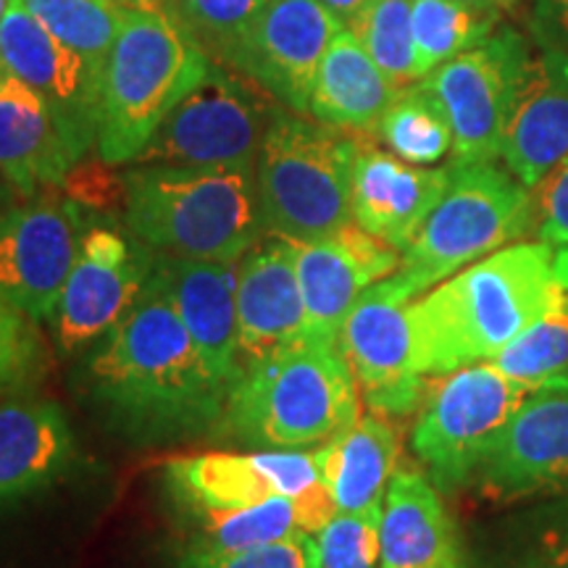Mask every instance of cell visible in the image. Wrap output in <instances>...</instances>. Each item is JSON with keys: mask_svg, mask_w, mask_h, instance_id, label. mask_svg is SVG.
I'll return each mask as SVG.
<instances>
[{"mask_svg": "<svg viewBox=\"0 0 568 568\" xmlns=\"http://www.w3.org/2000/svg\"><path fill=\"white\" fill-rule=\"evenodd\" d=\"M500 13L468 0H414L416 77L424 80L437 67L485 42L497 27Z\"/></svg>", "mask_w": 568, "mask_h": 568, "instance_id": "83f0119b", "label": "cell"}, {"mask_svg": "<svg viewBox=\"0 0 568 568\" xmlns=\"http://www.w3.org/2000/svg\"><path fill=\"white\" fill-rule=\"evenodd\" d=\"M552 268H556V276H558L560 287H564L566 295H568V245L566 247H558L556 258H552Z\"/></svg>", "mask_w": 568, "mask_h": 568, "instance_id": "b9f144b4", "label": "cell"}, {"mask_svg": "<svg viewBox=\"0 0 568 568\" xmlns=\"http://www.w3.org/2000/svg\"><path fill=\"white\" fill-rule=\"evenodd\" d=\"M535 237L552 251L568 245V155L535 190Z\"/></svg>", "mask_w": 568, "mask_h": 568, "instance_id": "f35d334b", "label": "cell"}, {"mask_svg": "<svg viewBox=\"0 0 568 568\" xmlns=\"http://www.w3.org/2000/svg\"><path fill=\"white\" fill-rule=\"evenodd\" d=\"M493 568H568V495L524 503L503 518Z\"/></svg>", "mask_w": 568, "mask_h": 568, "instance_id": "f1b7e54d", "label": "cell"}, {"mask_svg": "<svg viewBox=\"0 0 568 568\" xmlns=\"http://www.w3.org/2000/svg\"><path fill=\"white\" fill-rule=\"evenodd\" d=\"M6 6H9V0H0V19H3V11H6Z\"/></svg>", "mask_w": 568, "mask_h": 568, "instance_id": "f6af8a7d", "label": "cell"}, {"mask_svg": "<svg viewBox=\"0 0 568 568\" xmlns=\"http://www.w3.org/2000/svg\"><path fill=\"white\" fill-rule=\"evenodd\" d=\"M240 71L213 63L205 80L169 111L132 163L193 169H255L280 105Z\"/></svg>", "mask_w": 568, "mask_h": 568, "instance_id": "ba28073f", "label": "cell"}, {"mask_svg": "<svg viewBox=\"0 0 568 568\" xmlns=\"http://www.w3.org/2000/svg\"><path fill=\"white\" fill-rule=\"evenodd\" d=\"M153 266V251L132 232L124 237L113 226L88 224L74 266L48 318L61 351H77L109 335L138 303Z\"/></svg>", "mask_w": 568, "mask_h": 568, "instance_id": "4fadbf2b", "label": "cell"}, {"mask_svg": "<svg viewBox=\"0 0 568 568\" xmlns=\"http://www.w3.org/2000/svg\"><path fill=\"white\" fill-rule=\"evenodd\" d=\"M468 487L500 506L568 495V382L524 397Z\"/></svg>", "mask_w": 568, "mask_h": 568, "instance_id": "7c38bea8", "label": "cell"}, {"mask_svg": "<svg viewBox=\"0 0 568 568\" xmlns=\"http://www.w3.org/2000/svg\"><path fill=\"white\" fill-rule=\"evenodd\" d=\"M195 521V535L190 550L203 552H234L255 545L276 542L293 537L301 529V508L293 497H268L264 503L245 508H184Z\"/></svg>", "mask_w": 568, "mask_h": 568, "instance_id": "f546056e", "label": "cell"}, {"mask_svg": "<svg viewBox=\"0 0 568 568\" xmlns=\"http://www.w3.org/2000/svg\"><path fill=\"white\" fill-rule=\"evenodd\" d=\"M410 290L393 274L358 297L345 318L339 347L368 408L379 416H408L424 406L426 376L414 366Z\"/></svg>", "mask_w": 568, "mask_h": 568, "instance_id": "5bb4252c", "label": "cell"}, {"mask_svg": "<svg viewBox=\"0 0 568 568\" xmlns=\"http://www.w3.org/2000/svg\"><path fill=\"white\" fill-rule=\"evenodd\" d=\"M382 508L335 514L316 535L322 568H379Z\"/></svg>", "mask_w": 568, "mask_h": 568, "instance_id": "d590c367", "label": "cell"}, {"mask_svg": "<svg viewBox=\"0 0 568 568\" xmlns=\"http://www.w3.org/2000/svg\"><path fill=\"white\" fill-rule=\"evenodd\" d=\"M376 134L397 159L414 166H435L453 151L450 119L422 80L400 88Z\"/></svg>", "mask_w": 568, "mask_h": 568, "instance_id": "4dcf8cb0", "label": "cell"}, {"mask_svg": "<svg viewBox=\"0 0 568 568\" xmlns=\"http://www.w3.org/2000/svg\"><path fill=\"white\" fill-rule=\"evenodd\" d=\"M468 3H477V6H481V9L497 11L500 17H506L510 9H516L518 0H468Z\"/></svg>", "mask_w": 568, "mask_h": 568, "instance_id": "7bdbcfd3", "label": "cell"}, {"mask_svg": "<svg viewBox=\"0 0 568 568\" xmlns=\"http://www.w3.org/2000/svg\"><path fill=\"white\" fill-rule=\"evenodd\" d=\"M172 493L184 508H245L268 497H293L301 508V529L318 535L337 514L322 477L318 450L203 453L174 458L166 466Z\"/></svg>", "mask_w": 568, "mask_h": 568, "instance_id": "30bf717a", "label": "cell"}, {"mask_svg": "<svg viewBox=\"0 0 568 568\" xmlns=\"http://www.w3.org/2000/svg\"><path fill=\"white\" fill-rule=\"evenodd\" d=\"M531 63L529 40L503 24L471 51L424 77L453 126V161H497L503 138Z\"/></svg>", "mask_w": 568, "mask_h": 568, "instance_id": "8fae6325", "label": "cell"}, {"mask_svg": "<svg viewBox=\"0 0 568 568\" xmlns=\"http://www.w3.org/2000/svg\"><path fill=\"white\" fill-rule=\"evenodd\" d=\"M339 30L343 21L322 0H268L234 71L284 109L308 116L318 63Z\"/></svg>", "mask_w": 568, "mask_h": 568, "instance_id": "e0dca14e", "label": "cell"}, {"mask_svg": "<svg viewBox=\"0 0 568 568\" xmlns=\"http://www.w3.org/2000/svg\"><path fill=\"white\" fill-rule=\"evenodd\" d=\"M568 155V55L539 51L510 111L500 159L535 190Z\"/></svg>", "mask_w": 568, "mask_h": 568, "instance_id": "44dd1931", "label": "cell"}, {"mask_svg": "<svg viewBox=\"0 0 568 568\" xmlns=\"http://www.w3.org/2000/svg\"><path fill=\"white\" fill-rule=\"evenodd\" d=\"M24 6L48 32L80 53L98 77L103 74L113 40L122 30V3L116 0H24Z\"/></svg>", "mask_w": 568, "mask_h": 568, "instance_id": "d6a6232c", "label": "cell"}, {"mask_svg": "<svg viewBox=\"0 0 568 568\" xmlns=\"http://www.w3.org/2000/svg\"><path fill=\"white\" fill-rule=\"evenodd\" d=\"M529 389L493 364L456 368L426 393L414 426V453L439 493L471 485L503 426Z\"/></svg>", "mask_w": 568, "mask_h": 568, "instance_id": "9c48e42d", "label": "cell"}, {"mask_svg": "<svg viewBox=\"0 0 568 568\" xmlns=\"http://www.w3.org/2000/svg\"><path fill=\"white\" fill-rule=\"evenodd\" d=\"M268 0H169L166 11L213 63L237 69Z\"/></svg>", "mask_w": 568, "mask_h": 568, "instance_id": "1f68e13d", "label": "cell"}, {"mask_svg": "<svg viewBox=\"0 0 568 568\" xmlns=\"http://www.w3.org/2000/svg\"><path fill=\"white\" fill-rule=\"evenodd\" d=\"M116 3L130 6V9H155V11H163V9H166L169 0H116Z\"/></svg>", "mask_w": 568, "mask_h": 568, "instance_id": "ee69618b", "label": "cell"}, {"mask_svg": "<svg viewBox=\"0 0 568 568\" xmlns=\"http://www.w3.org/2000/svg\"><path fill=\"white\" fill-rule=\"evenodd\" d=\"M303 337H308V318L295 243L272 237L247 251L237 266V376Z\"/></svg>", "mask_w": 568, "mask_h": 568, "instance_id": "d6986e66", "label": "cell"}, {"mask_svg": "<svg viewBox=\"0 0 568 568\" xmlns=\"http://www.w3.org/2000/svg\"><path fill=\"white\" fill-rule=\"evenodd\" d=\"M379 535V568H468L456 518L422 471L393 474Z\"/></svg>", "mask_w": 568, "mask_h": 568, "instance_id": "603a6c76", "label": "cell"}, {"mask_svg": "<svg viewBox=\"0 0 568 568\" xmlns=\"http://www.w3.org/2000/svg\"><path fill=\"white\" fill-rule=\"evenodd\" d=\"M358 382L339 343L303 337L245 368L230 387L222 426L272 450L324 445L361 418Z\"/></svg>", "mask_w": 568, "mask_h": 568, "instance_id": "277c9868", "label": "cell"}, {"mask_svg": "<svg viewBox=\"0 0 568 568\" xmlns=\"http://www.w3.org/2000/svg\"><path fill=\"white\" fill-rule=\"evenodd\" d=\"M71 456V432L55 403L0 406V503L51 481Z\"/></svg>", "mask_w": 568, "mask_h": 568, "instance_id": "484cf974", "label": "cell"}, {"mask_svg": "<svg viewBox=\"0 0 568 568\" xmlns=\"http://www.w3.org/2000/svg\"><path fill=\"white\" fill-rule=\"evenodd\" d=\"M0 71L24 82L51 105L80 159L95 148L101 77L48 32L24 0H9L0 19Z\"/></svg>", "mask_w": 568, "mask_h": 568, "instance_id": "2e32d148", "label": "cell"}, {"mask_svg": "<svg viewBox=\"0 0 568 568\" xmlns=\"http://www.w3.org/2000/svg\"><path fill=\"white\" fill-rule=\"evenodd\" d=\"M552 258L545 243L506 245L410 303L416 372L439 376L493 361L535 318L568 305Z\"/></svg>", "mask_w": 568, "mask_h": 568, "instance_id": "7a4b0ae2", "label": "cell"}, {"mask_svg": "<svg viewBox=\"0 0 568 568\" xmlns=\"http://www.w3.org/2000/svg\"><path fill=\"white\" fill-rule=\"evenodd\" d=\"M410 9H414V0H372L347 24L366 53L400 88L418 82Z\"/></svg>", "mask_w": 568, "mask_h": 568, "instance_id": "e575fe53", "label": "cell"}, {"mask_svg": "<svg viewBox=\"0 0 568 568\" xmlns=\"http://www.w3.org/2000/svg\"><path fill=\"white\" fill-rule=\"evenodd\" d=\"M493 366L529 389L568 382V305L548 311L493 358Z\"/></svg>", "mask_w": 568, "mask_h": 568, "instance_id": "836d02e7", "label": "cell"}, {"mask_svg": "<svg viewBox=\"0 0 568 568\" xmlns=\"http://www.w3.org/2000/svg\"><path fill=\"white\" fill-rule=\"evenodd\" d=\"M88 230L82 205L34 197L0 216V295L48 322Z\"/></svg>", "mask_w": 568, "mask_h": 568, "instance_id": "9a60e30c", "label": "cell"}, {"mask_svg": "<svg viewBox=\"0 0 568 568\" xmlns=\"http://www.w3.org/2000/svg\"><path fill=\"white\" fill-rule=\"evenodd\" d=\"M82 159L74 153L59 119L24 82L0 84V180L21 195L61 187Z\"/></svg>", "mask_w": 568, "mask_h": 568, "instance_id": "cb8c5ba5", "label": "cell"}, {"mask_svg": "<svg viewBox=\"0 0 568 568\" xmlns=\"http://www.w3.org/2000/svg\"><path fill=\"white\" fill-rule=\"evenodd\" d=\"M397 453L400 443L395 429L379 414L361 416L351 429L318 447L322 477L337 514H358L385 506Z\"/></svg>", "mask_w": 568, "mask_h": 568, "instance_id": "4316f807", "label": "cell"}, {"mask_svg": "<svg viewBox=\"0 0 568 568\" xmlns=\"http://www.w3.org/2000/svg\"><path fill=\"white\" fill-rule=\"evenodd\" d=\"M124 224L153 253L190 261H240L266 234L255 169L132 163Z\"/></svg>", "mask_w": 568, "mask_h": 568, "instance_id": "3957f363", "label": "cell"}, {"mask_svg": "<svg viewBox=\"0 0 568 568\" xmlns=\"http://www.w3.org/2000/svg\"><path fill=\"white\" fill-rule=\"evenodd\" d=\"M6 77H9V74H6V71H0V84L6 82Z\"/></svg>", "mask_w": 568, "mask_h": 568, "instance_id": "bcb514c9", "label": "cell"}, {"mask_svg": "<svg viewBox=\"0 0 568 568\" xmlns=\"http://www.w3.org/2000/svg\"><path fill=\"white\" fill-rule=\"evenodd\" d=\"M361 132L280 105L255 159V195L272 237L314 243L353 222V166Z\"/></svg>", "mask_w": 568, "mask_h": 568, "instance_id": "8992f818", "label": "cell"}, {"mask_svg": "<svg viewBox=\"0 0 568 568\" xmlns=\"http://www.w3.org/2000/svg\"><path fill=\"white\" fill-rule=\"evenodd\" d=\"M397 92L400 84L389 80L358 38L343 27L318 63L308 113L316 122L337 130L368 134L379 130L382 116Z\"/></svg>", "mask_w": 568, "mask_h": 568, "instance_id": "d4e9b609", "label": "cell"}, {"mask_svg": "<svg viewBox=\"0 0 568 568\" xmlns=\"http://www.w3.org/2000/svg\"><path fill=\"white\" fill-rule=\"evenodd\" d=\"M450 184V166L426 169L385 153L361 138L353 166V222L406 251Z\"/></svg>", "mask_w": 568, "mask_h": 568, "instance_id": "ffe728a7", "label": "cell"}, {"mask_svg": "<svg viewBox=\"0 0 568 568\" xmlns=\"http://www.w3.org/2000/svg\"><path fill=\"white\" fill-rule=\"evenodd\" d=\"M450 184L395 276L418 297L524 234H535V193L495 161L447 163Z\"/></svg>", "mask_w": 568, "mask_h": 568, "instance_id": "52a82bcc", "label": "cell"}, {"mask_svg": "<svg viewBox=\"0 0 568 568\" xmlns=\"http://www.w3.org/2000/svg\"><path fill=\"white\" fill-rule=\"evenodd\" d=\"M529 30L539 48L568 55V0H531Z\"/></svg>", "mask_w": 568, "mask_h": 568, "instance_id": "ab89813d", "label": "cell"}, {"mask_svg": "<svg viewBox=\"0 0 568 568\" xmlns=\"http://www.w3.org/2000/svg\"><path fill=\"white\" fill-rule=\"evenodd\" d=\"M180 568H322L314 535L297 531L276 542L234 552H203L184 548Z\"/></svg>", "mask_w": 568, "mask_h": 568, "instance_id": "8d00e7d4", "label": "cell"}, {"mask_svg": "<svg viewBox=\"0 0 568 568\" xmlns=\"http://www.w3.org/2000/svg\"><path fill=\"white\" fill-rule=\"evenodd\" d=\"M400 253L351 224L347 230L314 243H295V268L301 282L308 337L339 343L353 305L372 284L393 276Z\"/></svg>", "mask_w": 568, "mask_h": 568, "instance_id": "ac0fdd59", "label": "cell"}, {"mask_svg": "<svg viewBox=\"0 0 568 568\" xmlns=\"http://www.w3.org/2000/svg\"><path fill=\"white\" fill-rule=\"evenodd\" d=\"M213 61L166 11L130 9L101 74L95 151L103 163L138 159L169 111L205 80Z\"/></svg>", "mask_w": 568, "mask_h": 568, "instance_id": "5b68a950", "label": "cell"}, {"mask_svg": "<svg viewBox=\"0 0 568 568\" xmlns=\"http://www.w3.org/2000/svg\"><path fill=\"white\" fill-rule=\"evenodd\" d=\"M322 3L343 21V27H347L368 3H372V0H322Z\"/></svg>", "mask_w": 568, "mask_h": 568, "instance_id": "60d3db41", "label": "cell"}, {"mask_svg": "<svg viewBox=\"0 0 568 568\" xmlns=\"http://www.w3.org/2000/svg\"><path fill=\"white\" fill-rule=\"evenodd\" d=\"M88 372L98 400L134 435L172 437L222 424L230 387L195 347L155 266Z\"/></svg>", "mask_w": 568, "mask_h": 568, "instance_id": "6da1fadb", "label": "cell"}, {"mask_svg": "<svg viewBox=\"0 0 568 568\" xmlns=\"http://www.w3.org/2000/svg\"><path fill=\"white\" fill-rule=\"evenodd\" d=\"M40 364L42 347L34 318L0 295V393L24 387L38 376Z\"/></svg>", "mask_w": 568, "mask_h": 568, "instance_id": "74e56055", "label": "cell"}, {"mask_svg": "<svg viewBox=\"0 0 568 568\" xmlns=\"http://www.w3.org/2000/svg\"><path fill=\"white\" fill-rule=\"evenodd\" d=\"M237 266L240 261L155 255V272L166 282L190 337L226 387L237 379Z\"/></svg>", "mask_w": 568, "mask_h": 568, "instance_id": "7402d4cb", "label": "cell"}]
</instances>
